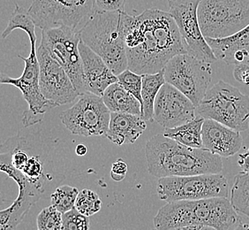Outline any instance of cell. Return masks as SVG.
Listing matches in <instances>:
<instances>
[{"label": "cell", "mask_w": 249, "mask_h": 230, "mask_svg": "<svg viewBox=\"0 0 249 230\" xmlns=\"http://www.w3.org/2000/svg\"><path fill=\"white\" fill-rule=\"evenodd\" d=\"M205 119L196 115L194 120L174 129L164 130L163 134L178 143L191 148H203L202 125Z\"/></svg>", "instance_id": "21"}, {"label": "cell", "mask_w": 249, "mask_h": 230, "mask_svg": "<svg viewBox=\"0 0 249 230\" xmlns=\"http://www.w3.org/2000/svg\"><path fill=\"white\" fill-rule=\"evenodd\" d=\"M233 77L237 82L249 86V66L248 63L236 65L233 70Z\"/></svg>", "instance_id": "32"}, {"label": "cell", "mask_w": 249, "mask_h": 230, "mask_svg": "<svg viewBox=\"0 0 249 230\" xmlns=\"http://www.w3.org/2000/svg\"><path fill=\"white\" fill-rule=\"evenodd\" d=\"M196 117V106L177 88L165 82L155 101L153 120L167 130L186 124Z\"/></svg>", "instance_id": "15"}, {"label": "cell", "mask_w": 249, "mask_h": 230, "mask_svg": "<svg viewBox=\"0 0 249 230\" xmlns=\"http://www.w3.org/2000/svg\"><path fill=\"white\" fill-rule=\"evenodd\" d=\"M79 50L83 66L85 93L89 92L102 97L108 87L118 82V77L110 70L104 59L82 40L79 43Z\"/></svg>", "instance_id": "16"}, {"label": "cell", "mask_w": 249, "mask_h": 230, "mask_svg": "<svg viewBox=\"0 0 249 230\" xmlns=\"http://www.w3.org/2000/svg\"><path fill=\"white\" fill-rule=\"evenodd\" d=\"M31 50L28 58L18 55L24 61L25 67L21 77L13 78L2 75L0 82L2 84L13 85L22 92L25 100L29 105V110L23 115L25 126L36 124L42 120L47 111L54 108L53 103L43 96L40 88V66L37 58V49L36 45H30Z\"/></svg>", "instance_id": "12"}, {"label": "cell", "mask_w": 249, "mask_h": 230, "mask_svg": "<svg viewBox=\"0 0 249 230\" xmlns=\"http://www.w3.org/2000/svg\"><path fill=\"white\" fill-rule=\"evenodd\" d=\"M165 82L163 70L156 74L142 75V109L141 116L145 121H153L155 101Z\"/></svg>", "instance_id": "22"}, {"label": "cell", "mask_w": 249, "mask_h": 230, "mask_svg": "<svg viewBox=\"0 0 249 230\" xmlns=\"http://www.w3.org/2000/svg\"><path fill=\"white\" fill-rule=\"evenodd\" d=\"M148 170L155 177L221 173L222 157L206 149L191 148L164 134H157L145 147Z\"/></svg>", "instance_id": "2"}, {"label": "cell", "mask_w": 249, "mask_h": 230, "mask_svg": "<svg viewBox=\"0 0 249 230\" xmlns=\"http://www.w3.org/2000/svg\"><path fill=\"white\" fill-rule=\"evenodd\" d=\"M75 153L80 157L85 156L88 153V147L84 144H78L75 149Z\"/></svg>", "instance_id": "34"}, {"label": "cell", "mask_w": 249, "mask_h": 230, "mask_svg": "<svg viewBox=\"0 0 249 230\" xmlns=\"http://www.w3.org/2000/svg\"><path fill=\"white\" fill-rule=\"evenodd\" d=\"M200 2L201 0H168L169 14L179 29L187 53L212 64L217 58L201 32L198 18Z\"/></svg>", "instance_id": "13"}, {"label": "cell", "mask_w": 249, "mask_h": 230, "mask_svg": "<svg viewBox=\"0 0 249 230\" xmlns=\"http://www.w3.org/2000/svg\"><path fill=\"white\" fill-rule=\"evenodd\" d=\"M127 16L124 11L94 12L79 30L82 42L98 54L116 76L128 68L125 46Z\"/></svg>", "instance_id": "4"}, {"label": "cell", "mask_w": 249, "mask_h": 230, "mask_svg": "<svg viewBox=\"0 0 249 230\" xmlns=\"http://www.w3.org/2000/svg\"><path fill=\"white\" fill-rule=\"evenodd\" d=\"M234 230H249V225L247 223L239 222V224L235 228Z\"/></svg>", "instance_id": "36"}, {"label": "cell", "mask_w": 249, "mask_h": 230, "mask_svg": "<svg viewBox=\"0 0 249 230\" xmlns=\"http://www.w3.org/2000/svg\"><path fill=\"white\" fill-rule=\"evenodd\" d=\"M198 18L205 38L230 37L249 24V0H201Z\"/></svg>", "instance_id": "6"}, {"label": "cell", "mask_w": 249, "mask_h": 230, "mask_svg": "<svg viewBox=\"0 0 249 230\" xmlns=\"http://www.w3.org/2000/svg\"><path fill=\"white\" fill-rule=\"evenodd\" d=\"M102 201L98 194L91 190L84 189L80 192L75 203V209L83 215L90 217L100 211Z\"/></svg>", "instance_id": "26"}, {"label": "cell", "mask_w": 249, "mask_h": 230, "mask_svg": "<svg viewBox=\"0 0 249 230\" xmlns=\"http://www.w3.org/2000/svg\"></svg>", "instance_id": "37"}, {"label": "cell", "mask_w": 249, "mask_h": 230, "mask_svg": "<svg viewBox=\"0 0 249 230\" xmlns=\"http://www.w3.org/2000/svg\"><path fill=\"white\" fill-rule=\"evenodd\" d=\"M36 24L32 17L29 14V11L23 7L15 4L14 13L9 19L5 31L2 34V38H6L15 29H21L28 34L30 45H36Z\"/></svg>", "instance_id": "24"}, {"label": "cell", "mask_w": 249, "mask_h": 230, "mask_svg": "<svg viewBox=\"0 0 249 230\" xmlns=\"http://www.w3.org/2000/svg\"><path fill=\"white\" fill-rule=\"evenodd\" d=\"M147 128L141 115L111 113L106 137L117 145L134 144Z\"/></svg>", "instance_id": "19"}, {"label": "cell", "mask_w": 249, "mask_h": 230, "mask_svg": "<svg viewBox=\"0 0 249 230\" xmlns=\"http://www.w3.org/2000/svg\"><path fill=\"white\" fill-rule=\"evenodd\" d=\"M102 98L110 113L142 115V105L140 101L125 91L119 82L108 87Z\"/></svg>", "instance_id": "20"}, {"label": "cell", "mask_w": 249, "mask_h": 230, "mask_svg": "<svg viewBox=\"0 0 249 230\" xmlns=\"http://www.w3.org/2000/svg\"><path fill=\"white\" fill-rule=\"evenodd\" d=\"M201 134L203 148L224 158L235 155L243 144L240 131L214 120H204Z\"/></svg>", "instance_id": "17"}, {"label": "cell", "mask_w": 249, "mask_h": 230, "mask_svg": "<svg viewBox=\"0 0 249 230\" xmlns=\"http://www.w3.org/2000/svg\"><path fill=\"white\" fill-rule=\"evenodd\" d=\"M152 230H157L156 229ZM216 230L215 229H212L210 227H203V226H191V227H187V228H183L179 230Z\"/></svg>", "instance_id": "35"}, {"label": "cell", "mask_w": 249, "mask_h": 230, "mask_svg": "<svg viewBox=\"0 0 249 230\" xmlns=\"http://www.w3.org/2000/svg\"><path fill=\"white\" fill-rule=\"evenodd\" d=\"M125 0H94V12L106 13L124 11Z\"/></svg>", "instance_id": "30"}, {"label": "cell", "mask_w": 249, "mask_h": 230, "mask_svg": "<svg viewBox=\"0 0 249 230\" xmlns=\"http://www.w3.org/2000/svg\"><path fill=\"white\" fill-rule=\"evenodd\" d=\"M125 46L128 69L139 75L160 72L173 57L187 53L172 15L158 8L128 15Z\"/></svg>", "instance_id": "1"}, {"label": "cell", "mask_w": 249, "mask_h": 230, "mask_svg": "<svg viewBox=\"0 0 249 230\" xmlns=\"http://www.w3.org/2000/svg\"><path fill=\"white\" fill-rule=\"evenodd\" d=\"M28 11L42 30L61 27L77 30L94 13V0H34Z\"/></svg>", "instance_id": "10"}, {"label": "cell", "mask_w": 249, "mask_h": 230, "mask_svg": "<svg viewBox=\"0 0 249 230\" xmlns=\"http://www.w3.org/2000/svg\"><path fill=\"white\" fill-rule=\"evenodd\" d=\"M118 77V82L124 90L128 91L134 97L140 101L142 109V75H139L126 69L124 72L121 73Z\"/></svg>", "instance_id": "28"}, {"label": "cell", "mask_w": 249, "mask_h": 230, "mask_svg": "<svg viewBox=\"0 0 249 230\" xmlns=\"http://www.w3.org/2000/svg\"><path fill=\"white\" fill-rule=\"evenodd\" d=\"M36 224L37 230H62L63 213L56 207L48 206L40 211Z\"/></svg>", "instance_id": "27"}, {"label": "cell", "mask_w": 249, "mask_h": 230, "mask_svg": "<svg viewBox=\"0 0 249 230\" xmlns=\"http://www.w3.org/2000/svg\"><path fill=\"white\" fill-rule=\"evenodd\" d=\"M37 58L41 91L53 106L56 107L70 104L81 96L66 70L52 57L43 43H40L37 48Z\"/></svg>", "instance_id": "14"}, {"label": "cell", "mask_w": 249, "mask_h": 230, "mask_svg": "<svg viewBox=\"0 0 249 230\" xmlns=\"http://www.w3.org/2000/svg\"><path fill=\"white\" fill-rule=\"evenodd\" d=\"M157 190L159 198L167 203L229 196L228 182L221 173L159 178Z\"/></svg>", "instance_id": "7"}, {"label": "cell", "mask_w": 249, "mask_h": 230, "mask_svg": "<svg viewBox=\"0 0 249 230\" xmlns=\"http://www.w3.org/2000/svg\"><path fill=\"white\" fill-rule=\"evenodd\" d=\"M217 60L227 65L249 62V24L239 32L224 38H205Z\"/></svg>", "instance_id": "18"}, {"label": "cell", "mask_w": 249, "mask_h": 230, "mask_svg": "<svg viewBox=\"0 0 249 230\" xmlns=\"http://www.w3.org/2000/svg\"><path fill=\"white\" fill-rule=\"evenodd\" d=\"M239 220L228 197H211L169 202L154 217V226L157 230H176L191 226L231 230Z\"/></svg>", "instance_id": "3"}, {"label": "cell", "mask_w": 249, "mask_h": 230, "mask_svg": "<svg viewBox=\"0 0 249 230\" xmlns=\"http://www.w3.org/2000/svg\"><path fill=\"white\" fill-rule=\"evenodd\" d=\"M62 230H89V219L73 208L63 213Z\"/></svg>", "instance_id": "29"}, {"label": "cell", "mask_w": 249, "mask_h": 230, "mask_svg": "<svg viewBox=\"0 0 249 230\" xmlns=\"http://www.w3.org/2000/svg\"><path fill=\"white\" fill-rule=\"evenodd\" d=\"M163 73L166 82L181 91L197 107L206 95L213 70L211 63L184 53L173 57Z\"/></svg>", "instance_id": "8"}, {"label": "cell", "mask_w": 249, "mask_h": 230, "mask_svg": "<svg viewBox=\"0 0 249 230\" xmlns=\"http://www.w3.org/2000/svg\"><path fill=\"white\" fill-rule=\"evenodd\" d=\"M238 164L242 172L249 173V148L247 149L244 153L240 154Z\"/></svg>", "instance_id": "33"}, {"label": "cell", "mask_w": 249, "mask_h": 230, "mask_svg": "<svg viewBox=\"0 0 249 230\" xmlns=\"http://www.w3.org/2000/svg\"><path fill=\"white\" fill-rule=\"evenodd\" d=\"M80 42L79 30L67 27L42 30L41 43L62 66L73 86L82 95L85 93V84L82 56L79 50Z\"/></svg>", "instance_id": "11"}, {"label": "cell", "mask_w": 249, "mask_h": 230, "mask_svg": "<svg viewBox=\"0 0 249 230\" xmlns=\"http://www.w3.org/2000/svg\"><path fill=\"white\" fill-rule=\"evenodd\" d=\"M128 167L126 163L122 159L116 160L114 163L111 166L110 170V177L115 182H121L124 180L126 173H127Z\"/></svg>", "instance_id": "31"}, {"label": "cell", "mask_w": 249, "mask_h": 230, "mask_svg": "<svg viewBox=\"0 0 249 230\" xmlns=\"http://www.w3.org/2000/svg\"><path fill=\"white\" fill-rule=\"evenodd\" d=\"M196 115L242 132L249 128V96L221 80L208 90Z\"/></svg>", "instance_id": "5"}, {"label": "cell", "mask_w": 249, "mask_h": 230, "mask_svg": "<svg viewBox=\"0 0 249 230\" xmlns=\"http://www.w3.org/2000/svg\"><path fill=\"white\" fill-rule=\"evenodd\" d=\"M110 115L101 96L86 92L72 107L61 113L60 120L72 134L86 137L106 136Z\"/></svg>", "instance_id": "9"}, {"label": "cell", "mask_w": 249, "mask_h": 230, "mask_svg": "<svg viewBox=\"0 0 249 230\" xmlns=\"http://www.w3.org/2000/svg\"><path fill=\"white\" fill-rule=\"evenodd\" d=\"M79 190L70 185H62L57 188L51 195L52 206L56 207L62 213L71 211L75 208Z\"/></svg>", "instance_id": "25"}, {"label": "cell", "mask_w": 249, "mask_h": 230, "mask_svg": "<svg viewBox=\"0 0 249 230\" xmlns=\"http://www.w3.org/2000/svg\"><path fill=\"white\" fill-rule=\"evenodd\" d=\"M230 201L235 211L249 219V173L239 172L231 189Z\"/></svg>", "instance_id": "23"}]
</instances>
